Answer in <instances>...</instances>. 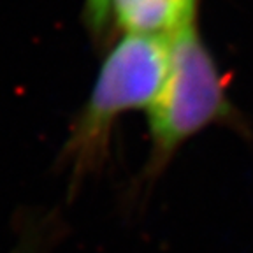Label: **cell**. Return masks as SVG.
Masks as SVG:
<instances>
[{
    "label": "cell",
    "mask_w": 253,
    "mask_h": 253,
    "mask_svg": "<svg viewBox=\"0 0 253 253\" xmlns=\"http://www.w3.org/2000/svg\"><path fill=\"white\" fill-rule=\"evenodd\" d=\"M113 28L134 36L170 37L195 20L197 0H109Z\"/></svg>",
    "instance_id": "obj_3"
},
{
    "label": "cell",
    "mask_w": 253,
    "mask_h": 253,
    "mask_svg": "<svg viewBox=\"0 0 253 253\" xmlns=\"http://www.w3.org/2000/svg\"><path fill=\"white\" fill-rule=\"evenodd\" d=\"M169 60V37L123 34L109 49L56 155V170L69 176V199L84 179L107 169L116 123L130 111L150 109L166 83Z\"/></svg>",
    "instance_id": "obj_2"
},
{
    "label": "cell",
    "mask_w": 253,
    "mask_h": 253,
    "mask_svg": "<svg viewBox=\"0 0 253 253\" xmlns=\"http://www.w3.org/2000/svg\"><path fill=\"white\" fill-rule=\"evenodd\" d=\"M84 23L93 41L106 42L113 36L109 0H84Z\"/></svg>",
    "instance_id": "obj_4"
},
{
    "label": "cell",
    "mask_w": 253,
    "mask_h": 253,
    "mask_svg": "<svg viewBox=\"0 0 253 253\" xmlns=\"http://www.w3.org/2000/svg\"><path fill=\"white\" fill-rule=\"evenodd\" d=\"M169 41L170 60L166 83L148 109V157L126 185L125 208H137L146 201L178 151L208 126H229L245 137H253L248 123L227 93L225 76L206 47L195 20L179 27Z\"/></svg>",
    "instance_id": "obj_1"
}]
</instances>
